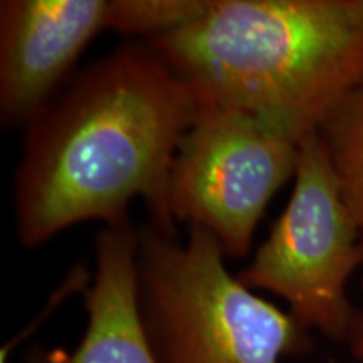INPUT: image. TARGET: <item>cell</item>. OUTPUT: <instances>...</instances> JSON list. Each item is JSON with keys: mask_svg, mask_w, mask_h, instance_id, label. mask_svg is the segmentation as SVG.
<instances>
[{"mask_svg": "<svg viewBox=\"0 0 363 363\" xmlns=\"http://www.w3.org/2000/svg\"><path fill=\"white\" fill-rule=\"evenodd\" d=\"M138 233V301L157 363H281L311 350L310 331L230 274L202 227L185 242Z\"/></svg>", "mask_w": 363, "mask_h": 363, "instance_id": "3", "label": "cell"}, {"mask_svg": "<svg viewBox=\"0 0 363 363\" xmlns=\"http://www.w3.org/2000/svg\"><path fill=\"white\" fill-rule=\"evenodd\" d=\"M299 147L252 113L201 106L170 170L172 219L202 227L225 256H247L271 199L294 180Z\"/></svg>", "mask_w": 363, "mask_h": 363, "instance_id": "5", "label": "cell"}, {"mask_svg": "<svg viewBox=\"0 0 363 363\" xmlns=\"http://www.w3.org/2000/svg\"><path fill=\"white\" fill-rule=\"evenodd\" d=\"M116 33V0L0 2V121L27 130L48 111L86 48Z\"/></svg>", "mask_w": 363, "mask_h": 363, "instance_id": "6", "label": "cell"}, {"mask_svg": "<svg viewBox=\"0 0 363 363\" xmlns=\"http://www.w3.org/2000/svg\"><path fill=\"white\" fill-rule=\"evenodd\" d=\"M138 240L133 224L103 227L83 293L88 320L79 343L72 352L35 347L26 363H157L140 311Z\"/></svg>", "mask_w": 363, "mask_h": 363, "instance_id": "7", "label": "cell"}, {"mask_svg": "<svg viewBox=\"0 0 363 363\" xmlns=\"http://www.w3.org/2000/svg\"><path fill=\"white\" fill-rule=\"evenodd\" d=\"M347 342L350 345L353 357L360 363H363V310H357L350 331H348Z\"/></svg>", "mask_w": 363, "mask_h": 363, "instance_id": "10", "label": "cell"}, {"mask_svg": "<svg viewBox=\"0 0 363 363\" xmlns=\"http://www.w3.org/2000/svg\"><path fill=\"white\" fill-rule=\"evenodd\" d=\"M145 43L201 106L252 113L301 143L363 83V0H212Z\"/></svg>", "mask_w": 363, "mask_h": 363, "instance_id": "2", "label": "cell"}, {"mask_svg": "<svg viewBox=\"0 0 363 363\" xmlns=\"http://www.w3.org/2000/svg\"><path fill=\"white\" fill-rule=\"evenodd\" d=\"M91 278H93V274H89V271L86 269L84 266L81 264L72 266L69 272L65 276V279H62V283L59 284L51 294H49L48 303H45L43 310L33 318V321H30L24 330H21L16 337L11 338L6 345H4L2 352H0V363H9V358H11L13 350H16L21 343H24L27 338L33 337L34 331L39 330V326L43 325L59 306L65 305L72 294H83L84 289L88 288L91 283Z\"/></svg>", "mask_w": 363, "mask_h": 363, "instance_id": "9", "label": "cell"}, {"mask_svg": "<svg viewBox=\"0 0 363 363\" xmlns=\"http://www.w3.org/2000/svg\"><path fill=\"white\" fill-rule=\"evenodd\" d=\"M316 133L360 229L363 247V83L326 115Z\"/></svg>", "mask_w": 363, "mask_h": 363, "instance_id": "8", "label": "cell"}, {"mask_svg": "<svg viewBox=\"0 0 363 363\" xmlns=\"http://www.w3.org/2000/svg\"><path fill=\"white\" fill-rule=\"evenodd\" d=\"M358 267L360 229L315 131L299 147L291 197L238 279L284 299L308 331L347 342L357 313L347 289Z\"/></svg>", "mask_w": 363, "mask_h": 363, "instance_id": "4", "label": "cell"}, {"mask_svg": "<svg viewBox=\"0 0 363 363\" xmlns=\"http://www.w3.org/2000/svg\"><path fill=\"white\" fill-rule=\"evenodd\" d=\"M201 110L187 84L147 43L121 45L76 72L24 130L13 177L19 242L35 249L72 225L131 224L143 199L148 224L175 234L169 179Z\"/></svg>", "mask_w": 363, "mask_h": 363, "instance_id": "1", "label": "cell"}]
</instances>
